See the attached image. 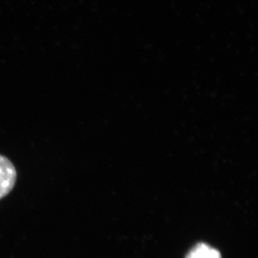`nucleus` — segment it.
Returning a JSON list of instances; mask_svg holds the SVG:
<instances>
[{
    "label": "nucleus",
    "mask_w": 258,
    "mask_h": 258,
    "mask_svg": "<svg viewBox=\"0 0 258 258\" xmlns=\"http://www.w3.org/2000/svg\"><path fill=\"white\" fill-rule=\"evenodd\" d=\"M17 179L18 173L15 165L8 157L0 155V200L12 191Z\"/></svg>",
    "instance_id": "nucleus-1"
},
{
    "label": "nucleus",
    "mask_w": 258,
    "mask_h": 258,
    "mask_svg": "<svg viewBox=\"0 0 258 258\" xmlns=\"http://www.w3.org/2000/svg\"><path fill=\"white\" fill-rule=\"evenodd\" d=\"M185 258H222L217 249L206 243H199L194 246Z\"/></svg>",
    "instance_id": "nucleus-2"
}]
</instances>
